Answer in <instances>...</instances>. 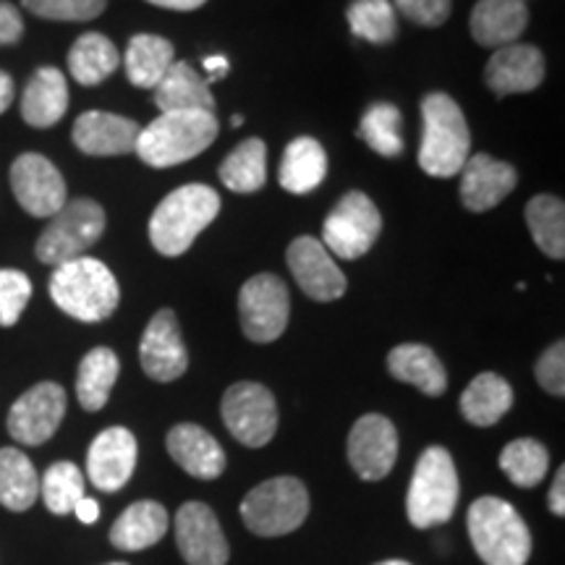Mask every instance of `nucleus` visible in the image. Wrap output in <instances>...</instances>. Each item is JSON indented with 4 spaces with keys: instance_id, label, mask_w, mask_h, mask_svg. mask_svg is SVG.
Returning a JSON list of instances; mask_svg holds the SVG:
<instances>
[{
    "instance_id": "1",
    "label": "nucleus",
    "mask_w": 565,
    "mask_h": 565,
    "mask_svg": "<svg viewBox=\"0 0 565 565\" xmlns=\"http://www.w3.org/2000/svg\"><path fill=\"white\" fill-rule=\"evenodd\" d=\"M51 299L61 312L79 322H103L116 312L121 301L116 275L100 259L76 257L55 267L51 278Z\"/></svg>"
},
{
    "instance_id": "2",
    "label": "nucleus",
    "mask_w": 565,
    "mask_h": 565,
    "mask_svg": "<svg viewBox=\"0 0 565 565\" xmlns=\"http://www.w3.org/2000/svg\"><path fill=\"white\" fill-rule=\"evenodd\" d=\"M221 212V196L204 183H186L158 204L150 221V242L166 257H179Z\"/></svg>"
},
{
    "instance_id": "3",
    "label": "nucleus",
    "mask_w": 565,
    "mask_h": 565,
    "mask_svg": "<svg viewBox=\"0 0 565 565\" xmlns=\"http://www.w3.org/2000/svg\"><path fill=\"white\" fill-rule=\"evenodd\" d=\"M422 171L435 179H450V175L461 173L469 160L471 134L458 103L443 92H433L422 103Z\"/></svg>"
},
{
    "instance_id": "4",
    "label": "nucleus",
    "mask_w": 565,
    "mask_h": 565,
    "mask_svg": "<svg viewBox=\"0 0 565 565\" xmlns=\"http://www.w3.org/2000/svg\"><path fill=\"white\" fill-rule=\"evenodd\" d=\"M217 137L215 113L183 110L160 113V118L139 131L134 152L152 168H171L196 158Z\"/></svg>"
},
{
    "instance_id": "5",
    "label": "nucleus",
    "mask_w": 565,
    "mask_h": 565,
    "mask_svg": "<svg viewBox=\"0 0 565 565\" xmlns=\"http://www.w3.org/2000/svg\"><path fill=\"white\" fill-rule=\"evenodd\" d=\"M469 536L484 565H526L532 555V534L519 511L503 498L484 494L466 515Z\"/></svg>"
},
{
    "instance_id": "6",
    "label": "nucleus",
    "mask_w": 565,
    "mask_h": 565,
    "mask_svg": "<svg viewBox=\"0 0 565 565\" xmlns=\"http://www.w3.org/2000/svg\"><path fill=\"white\" fill-rule=\"evenodd\" d=\"M458 475L454 458L440 445L419 456L412 487L406 494V515L416 529H429L450 521L458 505Z\"/></svg>"
},
{
    "instance_id": "7",
    "label": "nucleus",
    "mask_w": 565,
    "mask_h": 565,
    "mask_svg": "<svg viewBox=\"0 0 565 565\" xmlns=\"http://www.w3.org/2000/svg\"><path fill=\"white\" fill-rule=\"evenodd\" d=\"M309 515V492L296 477H275L257 484L242 500V519L259 536H282Z\"/></svg>"
},
{
    "instance_id": "8",
    "label": "nucleus",
    "mask_w": 565,
    "mask_h": 565,
    "mask_svg": "<svg viewBox=\"0 0 565 565\" xmlns=\"http://www.w3.org/2000/svg\"><path fill=\"white\" fill-rule=\"evenodd\" d=\"M105 231V210L92 200L66 202L55 212L38 238V259L45 265H63L68 259L84 257V252Z\"/></svg>"
},
{
    "instance_id": "9",
    "label": "nucleus",
    "mask_w": 565,
    "mask_h": 565,
    "mask_svg": "<svg viewBox=\"0 0 565 565\" xmlns=\"http://www.w3.org/2000/svg\"><path fill=\"white\" fill-rule=\"evenodd\" d=\"M380 231L383 217L374 202L362 192H349L322 223V244L335 257L359 259L372 249Z\"/></svg>"
},
{
    "instance_id": "10",
    "label": "nucleus",
    "mask_w": 565,
    "mask_h": 565,
    "mask_svg": "<svg viewBox=\"0 0 565 565\" xmlns=\"http://www.w3.org/2000/svg\"><path fill=\"white\" fill-rule=\"evenodd\" d=\"M223 422L246 448H263L278 433L275 395L259 383H236L223 395Z\"/></svg>"
},
{
    "instance_id": "11",
    "label": "nucleus",
    "mask_w": 565,
    "mask_h": 565,
    "mask_svg": "<svg viewBox=\"0 0 565 565\" xmlns=\"http://www.w3.org/2000/svg\"><path fill=\"white\" fill-rule=\"evenodd\" d=\"M288 288L282 286L278 275L263 273L246 280V286L238 294V317L242 328L249 341L254 343H273L278 341L288 324Z\"/></svg>"
},
{
    "instance_id": "12",
    "label": "nucleus",
    "mask_w": 565,
    "mask_h": 565,
    "mask_svg": "<svg viewBox=\"0 0 565 565\" xmlns=\"http://www.w3.org/2000/svg\"><path fill=\"white\" fill-rule=\"evenodd\" d=\"M11 189L21 207L34 217H53L68 202L66 181L51 160L26 152L11 166Z\"/></svg>"
},
{
    "instance_id": "13",
    "label": "nucleus",
    "mask_w": 565,
    "mask_h": 565,
    "mask_svg": "<svg viewBox=\"0 0 565 565\" xmlns=\"http://www.w3.org/2000/svg\"><path fill=\"white\" fill-rule=\"evenodd\" d=\"M398 458V433L383 414H366L349 435V461L364 482H380Z\"/></svg>"
},
{
    "instance_id": "14",
    "label": "nucleus",
    "mask_w": 565,
    "mask_h": 565,
    "mask_svg": "<svg viewBox=\"0 0 565 565\" xmlns=\"http://www.w3.org/2000/svg\"><path fill=\"white\" fill-rule=\"evenodd\" d=\"M66 414V391L55 383H40L26 391L9 412V433L21 445L51 440Z\"/></svg>"
},
{
    "instance_id": "15",
    "label": "nucleus",
    "mask_w": 565,
    "mask_h": 565,
    "mask_svg": "<svg viewBox=\"0 0 565 565\" xmlns=\"http://www.w3.org/2000/svg\"><path fill=\"white\" fill-rule=\"evenodd\" d=\"M175 545L189 565H225L228 542L215 511L204 503H183L175 515Z\"/></svg>"
},
{
    "instance_id": "16",
    "label": "nucleus",
    "mask_w": 565,
    "mask_h": 565,
    "mask_svg": "<svg viewBox=\"0 0 565 565\" xmlns=\"http://www.w3.org/2000/svg\"><path fill=\"white\" fill-rule=\"evenodd\" d=\"M288 267L309 299L335 301L345 294V275L320 238L299 236L288 246Z\"/></svg>"
},
{
    "instance_id": "17",
    "label": "nucleus",
    "mask_w": 565,
    "mask_h": 565,
    "mask_svg": "<svg viewBox=\"0 0 565 565\" xmlns=\"http://www.w3.org/2000/svg\"><path fill=\"white\" fill-rule=\"evenodd\" d=\"M141 370L158 383H173L189 366V353L183 349L179 320L171 309H160L147 324L139 345Z\"/></svg>"
},
{
    "instance_id": "18",
    "label": "nucleus",
    "mask_w": 565,
    "mask_h": 565,
    "mask_svg": "<svg viewBox=\"0 0 565 565\" xmlns=\"http://www.w3.org/2000/svg\"><path fill=\"white\" fill-rule=\"evenodd\" d=\"M137 437L126 427H110L92 440L87 454L89 482L103 492H118L137 469Z\"/></svg>"
},
{
    "instance_id": "19",
    "label": "nucleus",
    "mask_w": 565,
    "mask_h": 565,
    "mask_svg": "<svg viewBox=\"0 0 565 565\" xmlns=\"http://www.w3.org/2000/svg\"><path fill=\"white\" fill-rule=\"evenodd\" d=\"M542 79H545V58L534 45H521V42L498 47L484 68L487 87L498 97L532 92L540 87Z\"/></svg>"
},
{
    "instance_id": "20",
    "label": "nucleus",
    "mask_w": 565,
    "mask_h": 565,
    "mask_svg": "<svg viewBox=\"0 0 565 565\" xmlns=\"http://www.w3.org/2000/svg\"><path fill=\"white\" fill-rule=\"evenodd\" d=\"M139 126L131 118L113 113L89 110L82 113L74 124V145L92 158H113V154L134 152L139 139Z\"/></svg>"
},
{
    "instance_id": "21",
    "label": "nucleus",
    "mask_w": 565,
    "mask_h": 565,
    "mask_svg": "<svg viewBox=\"0 0 565 565\" xmlns=\"http://www.w3.org/2000/svg\"><path fill=\"white\" fill-rule=\"evenodd\" d=\"M461 200L466 210L484 212L498 207L508 194L515 189V168L503 160H494L490 154H475L461 168Z\"/></svg>"
},
{
    "instance_id": "22",
    "label": "nucleus",
    "mask_w": 565,
    "mask_h": 565,
    "mask_svg": "<svg viewBox=\"0 0 565 565\" xmlns=\"http://www.w3.org/2000/svg\"><path fill=\"white\" fill-rule=\"evenodd\" d=\"M168 454L175 463L181 466L186 475L196 479H217L225 469V454L221 443L212 437L207 429L196 427V424H179L168 433Z\"/></svg>"
},
{
    "instance_id": "23",
    "label": "nucleus",
    "mask_w": 565,
    "mask_h": 565,
    "mask_svg": "<svg viewBox=\"0 0 565 565\" xmlns=\"http://www.w3.org/2000/svg\"><path fill=\"white\" fill-rule=\"evenodd\" d=\"M526 24L529 9L524 0H479L469 19L471 38L484 47L513 45Z\"/></svg>"
},
{
    "instance_id": "24",
    "label": "nucleus",
    "mask_w": 565,
    "mask_h": 565,
    "mask_svg": "<svg viewBox=\"0 0 565 565\" xmlns=\"http://www.w3.org/2000/svg\"><path fill=\"white\" fill-rule=\"evenodd\" d=\"M68 110V84L58 68L34 71L21 97V118L34 129L55 126Z\"/></svg>"
},
{
    "instance_id": "25",
    "label": "nucleus",
    "mask_w": 565,
    "mask_h": 565,
    "mask_svg": "<svg viewBox=\"0 0 565 565\" xmlns=\"http://www.w3.org/2000/svg\"><path fill=\"white\" fill-rule=\"evenodd\" d=\"M168 524L171 519L166 508L154 500H139L126 508L110 526V542L124 553H139V550L158 545L168 532Z\"/></svg>"
},
{
    "instance_id": "26",
    "label": "nucleus",
    "mask_w": 565,
    "mask_h": 565,
    "mask_svg": "<svg viewBox=\"0 0 565 565\" xmlns=\"http://www.w3.org/2000/svg\"><path fill=\"white\" fill-rule=\"evenodd\" d=\"M154 105H158L160 113H215V97H212L210 84L183 61H175L158 82V87H154Z\"/></svg>"
},
{
    "instance_id": "27",
    "label": "nucleus",
    "mask_w": 565,
    "mask_h": 565,
    "mask_svg": "<svg viewBox=\"0 0 565 565\" xmlns=\"http://www.w3.org/2000/svg\"><path fill=\"white\" fill-rule=\"evenodd\" d=\"M387 370H391L395 380L419 387L424 395H433V398L443 395L445 387H448L445 366L429 345H422V343L395 345V349L387 353Z\"/></svg>"
},
{
    "instance_id": "28",
    "label": "nucleus",
    "mask_w": 565,
    "mask_h": 565,
    "mask_svg": "<svg viewBox=\"0 0 565 565\" xmlns=\"http://www.w3.org/2000/svg\"><path fill=\"white\" fill-rule=\"evenodd\" d=\"M328 175V154L312 137H299L286 147L280 160V186L291 194H309Z\"/></svg>"
},
{
    "instance_id": "29",
    "label": "nucleus",
    "mask_w": 565,
    "mask_h": 565,
    "mask_svg": "<svg viewBox=\"0 0 565 565\" xmlns=\"http://www.w3.org/2000/svg\"><path fill=\"white\" fill-rule=\"evenodd\" d=\"M513 406V387L494 372H482L471 380L461 395V414L475 427H492Z\"/></svg>"
},
{
    "instance_id": "30",
    "label": "nucleus",
    "mask_w": 565,
    "mask_h": 565,
    "mask_svg": "<svg viewBox=\"0 0 565 565\" xmlns=\"http://www.w3.org/2000/svg\"><path fill=\"white\" fill-rule=\"evenodd\" d=\"M126 76L134 87L154 89L158 82L166 76V71L175 63V51L166 38L158 34H137L129 42L124 55Z\"/></svg>"
},
{
    "instance_id": "31",
    "label": "nucleus",
    "mask_w": 565,
    "mask_h": 565,
    "mask_svg": "<svg viewBox=\"0 0 565 565\" xmlns=\"http://www.w3.org/2000/svg\"><path fill=\"white\" fill-rule=\"evenodd\" d=\"M40 498L34 463L17 448H0V505L13 513L30 511Z\"/></svg>"
},
{
    "instance_id": "32",
    "label": "nucleus",
    "mask_w": 565,
    "mask_h": 565,
    "mask_svg": "<svg viewBox=\"0 0 565 565\" xmlns=\"http://www.w3.org/2000/svg\"><path fill=\"white\" fill-rule=\"evenodd\" d=\"M121 63L116 45L100 32H87L68 51V71L84 87H95L108 79Z\"/></svg>"
},
{
    "instance_id": "33",
    "label": "nucleus",
    "mask_w": 565,
    "mask_h": 565,
    "mask_svg": "<svg viewBox=\"0 0 565 565\" xmlns=\"http://www.w3.org/2000/svg\"><path fill=\"white\" fill-rule=\"evenodd\" d=\"M121 362L110 349H92L79 364V377H76V395L87 412H100L108 404L113 385H116Z\"/></svg>"
},
{
    "instance_id": "34",
    "label": "nucleus",
    "mask_w": 565,
    "mask_h": 565,
    "mask_svg": "<svg viewBox=\"0 0 565 565\" xmlns=\"http://www.w3.org/2000/svg\"><path fill=\"white\" fill-rule=\"evenodd\" d=\"M221 181L231 192L252 194L267 181V147L263 139H246L221 166Z\"/></svg>"
},
{
    "instance_id": "35",
    "label": "nucleus",
    "mask_w": 565,
    "mask_h": 565,
    "mask_svg": "<svg viewBox=\"0 0 565 565\" xmlns=\"http://www.w3.org/2000/svg\"><path fill=\"white\" fill-rule=\"evenodd\" d=\"M526 225L532 233L534 244L540 246L547 257H565V204L563 200L550 194L534 196L526 204Z\"/></svg>"
},
{
    "instance_id": "36",
    "label": "nucleus",
    "mask_w": 565,
    "mask_h": 565,
    "mask_svg": "<svg viewBox=\"0 0 565 565\" xmlns=\"http://www.w3.org/2000/svg\"><path fill=\"white\" fill-rule=\"evenodd\" d=\"M500 469L515 487H534L547 477L550 454L542 443L532 440V437H521V440L508 443L503 448Z\"/></svg>"
},
{
    "instance_id": "37",
    "label": "nucleus",
    "mask_w": 565,
    "mask_h": 565,
    "mask_svg": "<svg viewBox=\"0 0 565 565\" xmlns=\"http://www.w3.org/2000/svg\"><path fill=\"white\" fill-rule=\"evenodd\" d=\"M401 110L391 103H374L364 110L359 137L383 158H398L404 152V134H401Z\"/></svg>"
},
{
    "instance_id": "38",
    "label": "nucleus",
    "mask_w": 565,
    "mask_h": 565,
    "mask_svg": "<svg viewBox=\"0 0 565 565\" xmlns=\"http://www.w3.org/2000/svg\"><path fill=\"white\" fill-rule=\"evenodd\" d=\"M40 494L47 511L55 515L74 513V508L84 498V475L79 466L71 461H58L40 479Z\"/></svg>"
},
{
    "instance_id": "39",
    "label": "nucleus",
    "mask_w": 565,
    "mask_h": 565,
    "mask_svg": "<svg viewBox=\"0 0 565 565\" xmlns=\"http://www.w3.org/2000/svg\"><path fill=\"white\" fill-rule=\"evenodd\" d=\"M345 17H349L351 32L374 45L393 42L398 34V21L387 0H353Z\"/></svg>"
},
{
    "instance_id": "40",
    "label": "nucleus",
    "mask_w": 565,
    "mask_h": 565,
    "mask_svg": "<svg viewBox=\"0 0 565 565\" xmlns=\"http://www.w3.org/2000/svg\"><path fill=\"white\" fill-rule=\"evenodd\" d=\"M26 11L51 21H92L108 6V0H21Z\"/></svg>"
},
{
    "instance_id": "41",
    "label": "nucleus",
    "mask_w": 565,
    "mask_h": 565,
    "mask_svg": "<svg viewBox=\"0 0 565 565\" xmlns=\"http://www.w3.org/2000/svg\"><path fill=\"white\" fill-rule=\"evenodd\" d=\"M32 299V280L19 270H0V324L11 328Z\"/></svg>"
},
{
    "instance_id": "42",
    "label": "nucleus",
    "mask_w": 565,
    "mask_h": 565,
    "mask_svg": "<svg viewBox=\"0 0 565 565\" xmlns=\"http://www.w3.org/2000/svg\"><path fill=\"white\" fill-rule=\"evenodd\" d=\"M536 380L545 387L550 395L563 398L565 395V345L557 341L555 345L542 353L540 362H536Z\"/></svg>"
},
{
    "instance_id": "43",
    "label": "nucleus",
    "mask_w": 565,
    "mask_h": 565,
    "mask_svg": "<svg viewBox=\"0 0 565 565\" xmlns=\"http://www.w3.org/2000/svg\"><path fill=\"white\" fill-rule=\"evenodd\" d=\"M398 11L419 26H440L450 17L454 0H395Z\"/></svg>"
},
{
    "instance_id": "44",
    "label": "nucleus",
    "mask_w": 565,
    "mask_h": 565,
    "mask_svg": "<svg viewBox=\"0 0 565 565\" xmlns=\"http://www.w3.org/2000/svg\"><path fill=\"white\" fill-rule=\"evenodd\" d=\"M24 34V19L17 6L0 0V45H13Z\"/></svg>"
},
{
    "instance_id": "45",
    "label": "nucleus",
    "mask_w": 565,
    "mask_h": 565,
    "mask_svg": "<svg viewBox=\"0 0 565 565\" xmlns=\"http://www.w3.org/2000/svg\"><path fill=\"white\" fill-rule=\"evenodd\" d=\"M563 490H565V469L561 466L555 475L553 487H550V494H547V505L555 515H565V492Z\"/></svg>"
},
{
    "instance_id": "46",
    "label": "nucleus",
    "mask_w": 565,
    "mask_h": 565,
    "mask_svg": "<svg viewBox=\"0 0 565 565\" xmlns=\"http://www.w3.org/2000/svg\"><path fill=\"white\" fill-rule=\"evenodd\" d=\"M204 71H207V79L204 82H217V79H223L225 74H228V61H225V55H207V58H204Z\"/></svg>"
},
{
    "instance_id": "47",
    "label": "nucleus",
    "mask_w": 565,
    "mask_h": 565,
    "mask_svg": "<svg viewBox=\"0 0 565 565\" xmlns=\"http://www.w3.org/2000/svg\"><path fill=\"white\" fill-rule=\"evenodd\" d=\"M74 513L79 515L82 524H95V521L100 519V505H97V500H92V498H87V494H84L79 503H76Z\"/></svg>"
},
{
    "instance_id": "48",
    "label": "nucleus",
    "mask_w": 565,
    "mask_h": 565,
    "mask_svg": "<svg viewBox=\"0 0 565 565\" xmlns=\"http://www.w3.org/2000/svg\"><path fill=\"white\" fill-rule=\"evenodd\" d=\"M147 3L160 6V9L168 11H196L200 6L207 3V0H147Z\"/></svg>"
},
{
    "instance_id": "49",
    "label": "nucleus",
    "mask_w": 565,
    "mask_h": 565,
    "mask_svg": "<svg viewBox=\"0 0 565 565\" xmlns=\"http://www.w3.org/2000/svg\"><path fill=\"white\" fill-rule=\"evenodd\" d=\"M13 103V79L6 71H0V113H6Z\"/></svg>"
},
{
    "instance_id": "50",
    "label": "nucleus",
    "mask_w": 565,
    "mask_h": 565,
    "mask_svg": "<svg viewBox=\"0 0 565 565\" xmlns=\"http://www.w3.org/2000/svg\"><path fill=\"white\" fill-rule=\"evenodd\" d=\"M374 565H412V563H406V561H383V563H374Z\"/></svg>"
},
{
    "instance_id": "51",
    "label": "nucleus",
    "mask_w": 565,
    "mask_h": 565,
    "mask_svg": "<svg viewBox=\"0 0 565 565\" xmlns=\"http://www.w3.org/2000/svg\"><path fill=\"white\" fill-rule=\"evenodd\" d=\"M233 126H242L244 124V118L242 116H233V121H231Z\"/></svg>"
},
{
    "instance_id": "52",
    "label": "nucleus",
    "mask_w": 565,
    "mask_h": 565,
    "mask_svg": "<svg viewBox=\"0 0 565 565\" xmlns=\"http://www.w3.org/2000/svg\"><path fill=\"white\" fill-rule=\"evenodd\" d=\"M108 565H126V563H108Z\"/></svg>"
}]
</instances>
